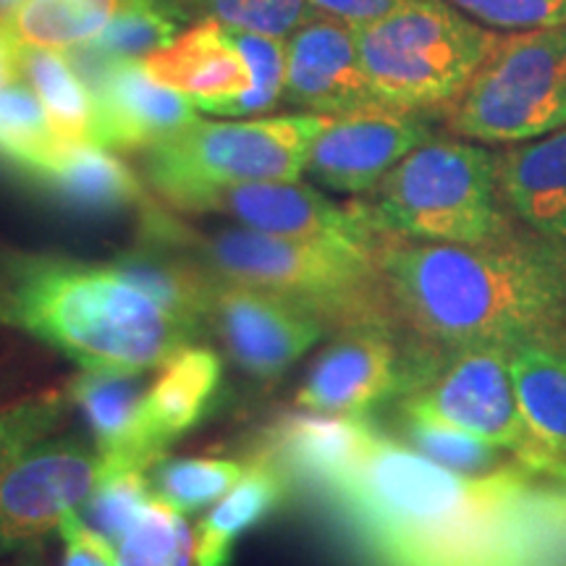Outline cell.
Listing matches in <instances>:
<instances>
[{
	"label": "cell",
	"instance_id": "1",
	"mask_svg": "<svg viewBox=\"0 0 566 566\" xmlns=\"http://www.w3.org/2000/svg\"><path fill=\"white\" fill-rule=\"evenodd\" d=\"M323 495L370 566H566V491L522 462L467 475L380 433Z\"/></svg>",
	"mask_w": 566,
	"mask_h": 566
},
{
	"label": "cell",
	"instance_id": "2",
	"mask_svg": "<svg viewBox=\"0 0 566 566\" xmlns=\"http://www.w3.org/2000/svg\"><path fill=\"white\" fill-rule=\"evenodd\" d=\"M373 258L405 367L533 342L566 313V244L527 229L483 244L378 237Z\"/></svg>",
	"mask_w": 566,
	"mask_h": 566
},
{
	"label": "cell",
	"instance_id": "3",
	"mask_svg": "<svg viewBox=\"0 0 566 566\" xmlns=\"http://www.w3.org/2000/svg\"><path fill=\"white\" fill-rule=\"evenodd\" d=\"M0 325L24 331L84 370L142 375L192 342L113 268L55 254L0 258Z\"/></svg>",
	"mask_w": 566,
	"mask_h": 566
},
{
	"label": "cell",
	"instance_id": "4",
	"mask_svg": "<svg viewBox=\"0 0 566 566\" xmlns=\"http://www.w3.org/2000/svg\"><path fill=\"white\" fill-rule=\"evenodd\" d=\"M142 242L187 254L212 279L271 289L323 315L328 328L388 323L373 247L275 237L254 229L202 233L147 200L139 208Z\"/></svg>",
	"mask_w": 566,
	"mask_h": 566
},
{
	"label": "cell",
	"instance_id": "5",
	"mask_svg": "<svg viewBox=\"0 0 566 566\" xmlns=\"http://www.w3.org/2000/svg\"><path fill=\"white\" fill-rule=\"evenodd\" d=\"M357 205L375 237L483 244L516 231L495 153L464 137L424 142Z\"/></svg>",
	"mask_w": 566,
	"mask_h": 566
},
{
	"label": "cell",
	"instance_id": "6",
	"mask_svg": "<svg viewBox=\"0 0 566 566\" xmlns=\"http://www.w3.org/2000/svg\"><path fill=\"white\" fill-rule=\"evenodd\" d=\"M354 32L378 103L401 111L449 108L499 40L449 0H412Z\"/></svg>",
	"mask_w": 566,
	"mask_h": 566
},
{
	"label": "cell",
	"instance_id": "7",
	"mask_svg": "<svg viewBox=\"0 0 566 566\" xmlns=\"http://www.w3.org/2000/svg\"><path fill=\"white\" fill-rule=\"evenodd\" d=\"M331 116L292 113L254 122L197 118L142 153V168L160 200L184 210L216 187L247 181H300L310 150Z\"/></svg>",
	"mask_w": 566,
	"mask_h": 566
},
{
	"label": "cell",
	"instance_id": "8",
	"mask_svg": "<svg viewBox=\"0 0 566 566\" xmlns=\"http://www.w3.org/2000/svg\"><path fill=\"white\" fill-rule=\"evenodd\" d=\"M566 126V24L495 40L449 105V129L480 145H520Z\"/></svg>",
	"mask_w": 566,
	"mask_h": 566
},
{
	"label": "cell",
	"instance_id": "9",
	"mask_svg": "<svg viewBox=\"0 0 566 566\" xmlns=\"http://www.w3.org/2000/svg\"><path fill=\"white\" fill-rule=\"evenodd\" d=\"M509 357L512 346H472L407 365L399 412L483 438L530 470H558L527 428Z\"/></svg>",
	"mask_w": 566,
	"mask_h": 566
},
{
	"label": "cell",
	"instance_id": "10",
	"mask_svg": "<svg viewBox=\"0 0 566 566\" xmlns=\"http://www.w3.org/2000/svg\"><path fill=\"white\" fill-rule=\"evenodd\" d=\"M105 478L95 443L66 436L40 441L0 475V554L40 541L84 506Z\"/></svg>",
	"mask_w": 566,
	"mask_h": 566
},
{
	"label": "cell",
	"instance_id": "11",
	"mask_svg": "<svg viewBox=\"0 0 566 566\" xmlns=\"http://www.w3.org/2000/svg\"><path fill=\"white\" fill-rule=\"evenodd\" d=\"M205 325L216 331L233 363L258 380L281 378L328 331L310 304L221 279L212 283Z\"/></svg>",
	"mask_w": 566,
	"mask_h": 566
},
{
	"label": "cell",
	"instance_id": "12",
	"mask_svg": "<svg viewBox=\"0 0 566 566\" xmlns=\"http://www.w3.org/2000/svg\"><path fill=\"white\" fill-rule=\"evenodd\" d=\"M90 90L97 113V145L113 153H145L197 122L187 95L155 82L142 61L113 59L92 42L63 51Z\"/></svg>",
	"mask_w": 566,
	"mask_h": 566
},
{
	"label": "cell",
	"instance_id": "13",
	"mask_svg": "<svg viewBox=\"0 0 566 566\" xmlns=\"http://www.w3.org/2000/svg\"><path fill=\"white\" fill-rule=\"evenodd\" d=\"M433 139L422 111L388 105L331 116L310 150V179L331 192L370 195L409 153Z\"/></svg>",
	"mask_w": 566,
	"mask_h": 566
},
{
	"label": "cell",
	"instance_id": "14",
	"mask_svg": "<svg viewBox=\"0 0 566 566\" xmlns=\"http://www.w3.org/2000/svg\"><path fill=\"white\" fill-rule=\"evenodd\" d=\"M181 212H221L244 229L315 242L375 247L378 239L357 202L338 205L300 181H247L216 187L195 197Z\"/></svg>",
	"mask_w": 566,
	"mask_h": 566
},
{
	"label": "cell",
	"instance_id": "15",
	"mask_svg": "<svg viewBox=\"0 0 566 566\" xmlns=\"http://www.w3.org/2000/svg\"><path fill=\"white\" fill-rule=\"evenodd\" d=\"M405 386L401 344L388 323H357L338 331L296 391L294 405L323 415L365 417Z\"/></svg>",
	"mask_w": 566,
	"mask_h": 566
},
{
	"label": "cell",
	"instance_id": "16",
	"mask_svg": "<svg viewBox=\"0 0 566 566\" xmlns=\"http://www.w3.org/2000/svg\"><path fill=\"white\" fill-rule=\"evenodd\" d=\"M283 101L321 116L380 105L367 82L352 24L313 11L289 34Z\"/></svg>",
	"mask_w": 566,
	"mask_h": 566
},
{
	"label": "cell",
	"instance_id": "17",
	"mask_svg": "<svg viewBox=\"0 0 566 566\" xmlns=\"http://www.w3.org/2000/svg\"><path fill=\"white\" fill-rule=\"evenodd\" d=\"M378 438L380 430L367 417L304 409L268 424L254 457L271 459L292 483L323 493L363 462Z\"/></svg>",
	"mask_w": 566,
	"mask_h": 566
},
{
	"label": "cell",
	"instance_id": "18",
	"mask_svg": "<svg viewBox=\"0 0 566 566\" xmlns=\"http://www.w3.org/2000/svg\"><path fill=\"white\" fill-rule=\"evenodd\" d=\"M69 399L82 409L105 475L122 470L150 472L166 457L168 443L155 433L147 415V388L139 375L113 370H84L71 380Z\"/></svg>",
	"mask_w": 566,
	"mask_h": 566
},
{
	"label": "cell",
	"instance_id": "19",
	"mask_svg": "<svg viewBox=\"0 0 566 566\" xmlns=\"http://www.w3.org/2000/svg\"><path fill=\"white\" fill-rule=\"evenodd\" d=\"M142 66L155 82L187 95L197 111L252 87V69L237 51L226 24L212 19H200L171 45L145 55Z\"/></svg>",
	"mask_w": 566,
	"mask_h": 566
},
{
	"label": "cell",
	"instance_id": "20",
	"mask_svg": "<svg viewBox=\"0 0 566 566\" xmlns=\"http://www.w3.org/2000/svg\"><path fill=\"white\" fill-rule=\"evenodd\" d=\"M509 216L537 237L566 244V126L495 153Z\"/></svg>",
	"mask_w": 566,
	"mask_h": 566
},
{
	"label": "cell",
	"instance_id": "21",
	"mask_svg": "<svg viewBox=\"0 0 566 566\" xmlns=\"http://www.w3.org/2000/svg\"><path fill=\"white\" fill-rule=\"evenodd\" d=\"M27 181L82 216H111L147 202L145 184L134 168L92 142H63L55 158Z\"/></svg>",
	"mask_w": 566,
	"mask_h": 566
},
{
	"label": "cell",
	"instance_id": "22",
	"mask_svg": "<svg viewBox=\"0 0 566 566\" xmlns=\"http://www.w3.org/2000/svg\"><path fill=\"white\" fill-rule=\"evenodd\" d=\"M292 478L265 457H252L244 478L223 495L195 533V566H231L233 546L283 506Z\"/></svg>",
	"mask_w": 566,
	"mask_h": 566
},
{
	"label": "cell",
	"instance_id": "23",
	"mask_svg": "<svg viewBox=\"0 0 566 566\" xmlns=\"http://www.w3.org/2000/svg\"><path fill=\"white\" fill-rule=\"evenodd\" d=\"M113 271L166 310L176 323L197 336L208 321L210 292L216 279L187 254L168 247L142 242L118 252L108 263Z\"/></svg>",
	"mask_w": 566,
	"mask_h": 566
},
{
	"label": "cell",
	"instance_id": "24",
	"mask_svg": "<svg viewBox=\"0 0 566 566\" xmlns=\"http://www.w3.org/2000/svg\"><path fill=\"white\" fill-rule=\"evenodd\" d=\"M512 380L520 409L537 443L558 467L566 464V354L546 342L512 346Z\"/></svg>",
	"mask_w": 566,
	"mask_h": 566
},
{
	"label": "cell",
	"instance_id": "25",
	"mask_svg": "<svg viewBox=\"0 0 566 566\" xmlns=\"http://www.w3.org/2000/svg\"><path fill=\"white\" fill-rule=\"evenodd\" d=\"M221 357L208 346H184L160 367L158 380L147 388V415L163 441L171 446L192 430L221 388Z\"/></svg>",
	"mask_w": 566,
	"mask_h": 566
},
{
	"label": "cell",
	"instance_id": "26",
	"mask_svg": "<svg viewBox=\"0 0 566 566\" xmlns=\"http://www.w3.org/2000/svg\"><path fill=\"white\" fill-rule=\"evenodd\" d=\"M137 0H19L0 11V24L21 48L71 51L103 34Z\"/></svg>",
	"mask_w": 566,
	"mask_h": 566
},
{
	"label": "cell",
	"instance_id": "27",
	"mask_svg": "<svg viewBox=\"0 0 566 566\" xmlns=\"http://www.w3.org/2000/svg\"><path fill=\"white\" fill-rule=\"evenodd\" d=\"M19 66L24 82L38 92L55 134L63 142H92L97 145V113L90 90L76 74L74 63L63 51L19 45Z\"/></svg>",
	"mask_w": 566,
	"mask_h": 566
},
{
	"label": "cell",
	"instance_id": "28",
	"mask_svg": "<svg viewBox=\"0 0 566 566\" xmlns=\"http://www.w3.org/2000/svg\"><path fill=\"white\" fill-rule=\"evenodd\" d=\"M63 139L55 134L38 92L24 82L0 87V158L13 171L32 176L55 158Z\"/></svg>",
	"mask_w": 566,
	"mask_h": 566
},
{
	"label": "cell",
	"instance_id": "29",
	"mask_svg": "<svg viewBox=\"0 0 566 566\" xmlns=\"http://www.w3.org/2000/svg\"><path fill=\"white\" fill-rule=\"evenodd\" d=\"M192 19L184 0H137L132 9L118 13L103 34L92 40V45L113 59L142 61L171 45Z\"/></svg>",
	"mask_w": 566,
	"mask_h": 566
},
{
	"label": "cell",
	"instance_id": "30",
	"mask_svg": "<svg viewBox=\"0 0 566 566\" xmlns=\"http://www.w3.org/2000/svg\"><path fill=\"white\" fill-rule=\"evenodd\" d=\"M195 535L179 509L158 493L118 543V566H192Z\"/></svg>",
	"mask_w": 566,
	"mask_h": 566
},
{
	"label": "cell",
	"instance_id": "31",
	"mask_svg": "<svg viewBox=\"0 0 566 566\" xmlns=\"http://www.w3.org/2000/svg\"><path fill=\"white\" fill-rule=\"evenodd\" d=\"M226 30L237 51L244 55L247 66L252 69V87L231 101L208 105L202 113L244 118L273 111L283 101V84H286V40L265 32L239 30V27H226Z\"/></svg>",
	"mask_w": 566,
	"mask_h": 566
},
{
	"label": "cell",
	"instance_id": "32",
	"mask_svg": "<svg viewBox=\"0 0 566 566\" xmlns=\"http://www.w3.org/2000/svg\"><path fill=\"white\" fill-rule=\"evenodd\" d=\"M247 464L233 459H166L153 464V491L181 514H195L231 491Z\"/></svg>",
	"mask_w": 566,
	"mask_h": 566
},
{
	"label": "cell",
	"instance_id": "33",
	"mask_svg": "<svg viewBox=\"0 0 566 566\" xmlns=\"http://www.w3.org/2000/svg\"><path fill=\"white\" fill-rule=\"evenodd\" d=\"M401 430H405L407 441L415 446V451L433 459L436 464L446 467V470L483 475V472H493L506 464L520 462V459L506 454L499 446L443 422L401 415Z\"/></svg>",
	"mask_w": 566,
	"mask_h": 566
},
{
	"label": "cell",
	"instance_id": "34",
	"mask_svg": "<svg viewBox=\"0 0 566 566\" xmlns=\"http://www.w3.org/2000/svg\"><path fill=\"white\" fill-rule=\"evenodd\" d=\"M150 472L145 470H122L108 472L101 485L84 501L82 520L101 533L113 546L122 543V537L134 527L139 514L145 512L147 501L153 499Z\"/></svg>",
	"mask_w": 566,
	"mask_h": 566
},
{
	"label": "cell",
	"instance_id": "35",
	"mask_svg": "<svg viewBox=\"0 0 566 566\" xmlns=\"http://www.w3.org/2000/svg\"><path fill=\"white\" fill-rule=\"evenodd\" d=\"M69 396L55 388L0 405V475L32 446L45 441L66 417Z\"/></svg>",
	"mask_w": 566,
	"mask_h": 566
},
{
	"label": "cell",
	"instance_id": "36",
	"mask_svg": "<svg viewBox=\"0 0 566 566\" xmlns=\"http://www.w3.org/2000/svg\"><path fill=\"white\" fill-rule=\"evenodd\" d=\"M184 6L195 19H212L226 27L265 32L281 40L313 17L307 0H184Z\"/></svg>",
	"mask_w": 566,
	"mask_h": 566
},
{
	"label": "cell",
	"instance_id": "37",
	"mask_svg": "<svg viewBox=\"0 0 566 566\" xmlns=\"http://www.w3.org/2000/svg\"><path fill=\"white\" fill-rule=\"evenodd\" d=\"M478 24L501 32L546 30L566 24V0H449Z\"/></svg>",
	"mask_w": 566,
	"mask_h": 566
},
{
	"label": "cell",
	"instance_id": "38",
	"mask_svg": "<svg viewBox=\"0 0 566 566\" xmlns=\"http://www.w3.org/2000/svg\"><path fill=\"white\" fill-rule=\"evenodd\" d=\"M59 533L66 543L63 566H118V554L113 551V543L95 533L82 520V514L69 512L63 516Z\"/></svg>",
	"mask_w": 566,
	"mask_h": 566
},
{
	"label": "cell",
	"instance_id": "39",
	"mask_svg": "<svg viewBox=\"0 0 566 566\" xmlns=\"http://www.w3.org/2000/svg\"><path fill=\"white\" fill-rule=\"evenodd\" d=\"M310 9L323 17L338 19L344 24L363 27L388 17V13L405 9L412 0H307Z\"/></svg>",
	"mask_w": 566,
	"mask_h": 566
},
{
	"label": "cell",
	"instance_id": "40",
	"mask_svg": "<svg viewBox=\"0 0 566 566\" xmlns=\"http://www.w3.org/2000/svg\"><path fill=\"white\" fill-rule=\"evenodd\" d=\"M24 80L21 76V66H19V45L9 38V32L3 30L0 24V87L6 84Z\"/></svg>",
	"mask_w": 566,
	"mask_h": 566
},
{
	"label": "cell",
	"instance_id": "41",
	"mask_svg": "<svg viewBox=\"0 0 566 566\" xmlns=\"http://www.w3.org/2000/svg\"><path fill=\"white\" fill-rule=\"evenodd\" d=\"M537 342H546V344L554 346V349L566 354V313L558 315L556 321L546 328V334L537 338Z\"/></svg>",
	"mask_w": 566,
	"mask_h": 566
},
{
	"label": "cell",
	"instance_id": "42",
	"mask_svg": "<svg viewBox=\"0 0 566 566\" xmlns=\"http://www.w3.org/2000/svg\"><path fill=\"white\" fill-rule=\"evenodd\" d=\"M19 0H0V11H6V9H11V6H17Z\"/></svg>",
	"mask_w": 566,
	"mask_h": 566
}]
</instances>
